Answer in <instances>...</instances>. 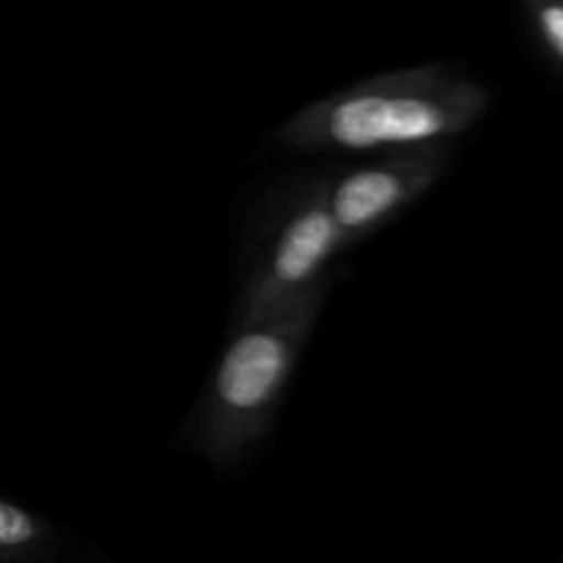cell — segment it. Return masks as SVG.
Masks as SVG:
<instances>
[{"instance_id": "2", "label": "cell", "mask_w": 563, "mask_h": 563, "mask_svg": "<svg viewBox=\"0 0 563 563\" xmlns=\"http://www.w3.org/2000/svg\"><path fill=\"white\" fill-rule=\"evenodd\" d=\"M330 286L333 278L258 322L231 330L229 346L181 432L190 454L201 456L214 471H231L262 445L322 319Z\"/></svg>"}, {"instance_id": "1", "label": "cell", "mask_w": 563, "mask_h": 563, "mask_svg": "<svg viewBox=\"0 0 563 563\" xmlns=\"http://www.w3.org/2000/svg\"><path fill=\"white\" fill-rule=\"evenodd\" d=\"M489 108L482 80L454 64L363 77L291 113L275 141L295 154H388L454 146Z\"/></svg>"}, {"instance_id": "5", "label": "cell", "mask_w": 563, "mask_h": 563, "mask_svg": "<svg viewBox=\"0 0 563 563\" xmlns=\"http://www.w3.org/2000/svg\"><path fill=\"white\" fill-rule=\"evenodd\" d=\"M55 548L53 522L0 495V563H42Z\"/></svg>"}, {"instance_id": "3", "label": "cell", "mask_w": 563, "mask_h": 563, "mask_svg": "<svg viewBox=\"0 0 563 563\" xmlns=\"http://www.w3.org/2000/svg\"><path fill=\"white\" fill-rule=\"evenodd\" d=\"M346 242L330 214L322 170L289 174L262 196L242 256L231 330L258 322L330 278Z\"/></svg>"}, {"instance_id": "6", "label": "cell", "mask_w": 563, "mask_h": 563, "mask_svg": "<svg viewBox=\"0 0 563 563\" xmlns=\"http://www.w3.org/2000/svg\"><path fill=\"white\" fill-rule=\"evenodd\" d=\"M528 25L544 47V53L563 69V3L559 0H537L526 5Z\"/></svg>"}, {"instance_id": "4", "label": "cell", "mask_w": 563, "mask_h": 563, "mask_svg": "<svg viewBox=\"0 0 563 563\" xmlns=\"http://www.w3.org/2000/svg\"><path fill=\"white\" fill-rule=\"evenodd\" d=\"M454 163V146L374 154L350 168L322 170L330 214L346 247L366 242L421 201Z\"/></svg>"}]
</instances>
